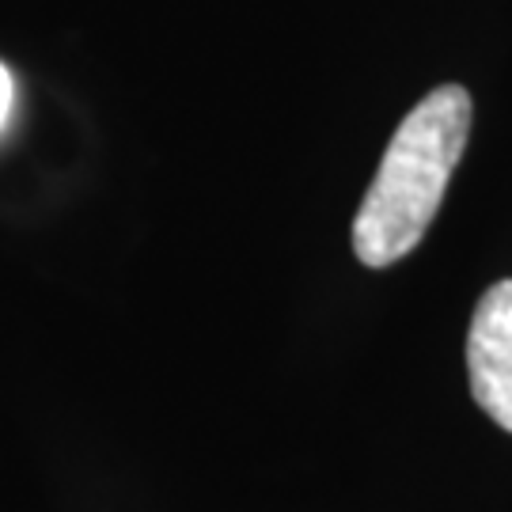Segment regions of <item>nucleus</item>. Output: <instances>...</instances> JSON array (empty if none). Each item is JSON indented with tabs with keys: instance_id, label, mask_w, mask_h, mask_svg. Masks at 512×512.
<instances>
[{
	"instance_id": "obj_3",
	"label": "nucleus",
	"mask_w": 512,
	"mask_h": 512,
	"mask_svg": "<svg viewBox=\"0 0 512 512\" xmlns=\"http://www.w3.org/2000/svg\"><path fill=\"white\" fill-rule=\"evenodd\" d=\"M12 92H16V88H12V73L0 65V126L8 122V110H12Z\"/></svg>"
},
{
	"instance_id": "obj_1",
	"label": "nucleus",
	"mask_w": 512,
	"mask_h": 512,
	"mask_svg": "<svg viewBox=\"0 0 512 512\" xmlns=\"http://www.w3.org/2000/svg\"><path fill=\"white\" fill-rule=\"evenodd\" d=\"M467 137L471 95L459 84L433 88L399 122L353 217V251L365 266L384 270L418 247L463 160Z\"/></svg>"
},
{
	"instance_id": "obj_2",
	"label": "nucleus",
	"mask_w": 512,
	"mask_h": 512,
	"mask_svg": "<svg viewBox=\"0 0 512 512\" xmlns=\"http://www.w3.org/2000/svg\"><path fill=\"white\" fill-rule=\"evenodd\" d=\"M471 395L505 433H512V277L490 285L467 330Z\"/></svg>"
}]
</instances>
